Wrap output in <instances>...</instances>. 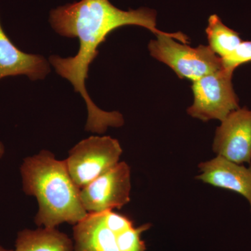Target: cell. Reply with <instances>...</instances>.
Returning a JSON list of instances; mask_svg holds the SVG:
<instances>
[{
	"label": "cell",
	"instance_id": "6da1fadb",
	"mask_svg": "<svg viewBox=\"0 0 251 251\" xmlns=\"http://www.w3.org/2000/svg\"><path fill=\"white\" fill-rule=\"evenodd\" d=\"M50 23L56 32L68 38H77L80 49L76 55L63 58L50 57L49 62L56 72L74 86L87 105L88 117L85 129L103 134L109 127L119 128L125 124L118 111H104L90 98L85 80L90 64L99 54V46L115 29L126 25L146 28L155 35L167 32L157 28L156 12L148 8L123 11L115 7L109 0H81L52 10Z\"/></svg>",
	"mask_w": 251,
	"mask_h": 251
},
{
	"label": "cell",
	"instance_id": "7a4b0ae2",
	"mask_svg": "<svg viewBox=\"0 0 251 251\" xmlns=\"http://www.w3.org/2000/svg\"><path fill=\"white\" fill-rule=\"evenodd\" d=\"M23 190L34 196L39 204L36 224L49 228L59 225H75L85 219L86 211L80 200V188L73 181L65 161L43 150L25 158L21 168Z\"/></svg>",
	"mask_w": 251,
	"mask_h": 251
},
{
	"label": "cell",
	"instance_id": "3957f363",
	"mask_svg": "<svg viewBox=\"0 0 251 251\" xmlns=\"http://www.w3.org/2000/svg\"><path fill=\"white\" fill-rule=\"evenodd\" d=\"M181 32L157 34L150 41L149 51L153 58L171 68L181 79L192 82L223 69L222 60L209 46L193 48Z\"/></svg>",
	"mask_w": 251,
	"mask_h": 251
},
{
	"label": "cell",
	"instance_id": "277c9868",
	"mask_svg": "<svg viewBox=\"0 0 251 251\" xmlns=\"http://www.w3.org/2000/svg\"><path fill=\"white\" fill-rule=\"evenodd\" d=\"M233 74L223 68L193 82V103L187 109L188 115L203 122H221L240 108L232 85Z\"/></svg>",
	"mask_w": 251,
	"mask_h": 251
},
{
	"label": "cell",
	"instance_id": "5b68a950",
	"mask_svg": "<svg viewBox=\"0 0 251 251\" xmlns=\"http://www.w3.org/2000/svg\"><path fill=\"white\" fill-rule=\"evenodd\" d=\"M122 151L111 137L91 136L70 150L65 163L73 181L82 188L116 166Z\"/></svg>",
	"mask_w": 251,
	"mask_h": 251
},
{
	"label": "cell",
	"instance_id": "8992f818",
	"mask_svg": "<svg viewBox=\"0 0 251 251\" xmlns=\"http://www.w3.org/2000/svg\"><path fill=\"white\" fill-rule=\"evenodd\" d=\"M130 167L119 162L108 172L80 188V200L88 214L121 209L130 202Z\"/></svg>",
	"mask_w": 251,
	"mask_h": 251
},
{
	"label": "cell",
	"instance_id": "52a82bcc",
	"mask_svg": "<svg viewBox=\"0 0 251 251\" xmlns=\"http://www.w3.org/2000/svg\"><path fill=\"white\" fill-rule=\"evenodd\" d=\"M216 156L244 164L251 163V110L239 108L229 113L217 127L212 144Z\"/></svg>",
	"mask_w": 251,
	"mask_h": 251
},
{
	"label": "cell",
	"instance_id": "ba28073f",
	"mask_svg": "<svg viewBox=\"0 0 251 251\" xmlns=\"http://www.w3.org/2000/svg\"><path fill=\"white\" fill-rule=\"evenodd\" d=\"M198 169L200 175L196 179L243 196L249 202L251 213V163L247 167L216 156L209 161L201 162Z\"/></svg>",
	"mask_w": 251,
	"mask_h": 251
},
{
	"label": "cell",
	"instance_id": "9c48e42d",
	"mask_svg": "<svg viewBox=\"0 0 251 251\" xmlns=\"http://www.w3.org/2000/svg\"><path fill=\"white\" fill-rule=\"evenodd\" d=\"M50 72L49 62L43 56L26 53L18 49L0 21V81L18 75H26L31 80H41Z\"/></svg>",
	"mask_w": 251,
	"mask_h": 251
},
{
	"label": "cell",
	"instance_id": "30bf717a",
	"mask_svg": "<svg viewBox=\"0 0 251 251\" xmlns=\"http://www.w3.org/2000/svg\"><path fill=\"white\" fill-rule=\"evenodd\" d=\"M74 251H120L116 234L105 226L103 213L88 214L74 227Z\"/></svg>",
	"mask_w": 251,
	"mask_h": 251
},
{
	"label": "cell",
	"instance_id": "8fae6325",
	"mask_svg": "<svg viewBox=\"0 0 251 251\" xmlns=\"http://www.w3.org/2000/svg\"><path fill=\"white\" fill-rule=\"evenodd\" d=\"M74 242L55 228L25 229L18 233L14 251H74Z\"/></svg>",
	"mask_w": 251,
	"mask_h": 251
},
{
	"label": "cell",
	"instance_id": "7c38bea8",
	"mask_svg": "<svg viewBox=\"0 0 251 251\" xmlns=\"http://www.w3.org/2000/svg\"><path fill=\"white\" fill-rule=\"evenodd\" d=\"M206 34L209 47L221 59L232 53L243 41L239 33L226 26L215 14L208 20Z\"/></svg>",
	"mask_w": 251,
	"mask_h": 251
},
{
	"label": "cell",
	"instance_id": "4fadbf2b",
	"mask_svg": "<svg viewBox=\"0 0 251 251\" xmlns=\"http://www.w3.org/2000/svg\"><path fill=\"white\" fill-rule=\"evenodd\" d=\"M151 224L130 227L125 232L116 234L117 245L120 251H146V245L142 239V234L150 228Z\"/></svg>",
	"mask_w": 251,
	"mask_h": 251
},
{
	"label": "cell",
	"instance_id": "5bb4252c",
	"mask_svg": "<svg viewBox=\"0 0 251 251\" xmlns=\"http://www.w3.org/2000/svg\"><path fill=\"white\" fill-rule=\"evenodd\" d=\"M221 60L224 69L233 72L239 66L251 62V41H243L232 53Z\"/></svg>",
	"mask_w": 251,
	"mask_h": 251
},
{
	"label": "cell",
	"instance_id": "9a60e30c",
	"mask_svg": "<svg viewBox=\"0 0 251 251\" xmlns=\"http://www.w3.org/2000/svg\"><path fill=\"white\" fill-rule=\"evenodd\" d=\"M103 216L106 227L115 234L121 233L133 227L131 220L126 216L113 212L112 210L103 212Z\"/></svg>",
	"mask_w": 251,
	"mask_h": 251
},
{
	"label": "cell",
	"instance_id": "2e32d148",
	"mask_svg": "<svg viewBox=\"0 0 251 251\" xmlns=\"http://www.w3.org/2000/svg\"><path fill=\"white\" fill-rule=\"evenodd\" d=\"M5 153V147L4 144L0 141V160L3 158Z\"/></svg>",
	"mask_w": 251,
	"mask_h": 251
},
{
	"label": "cell",
	"instance_id": "e0dca14e",
	"mask_svg": "<svg viewBox=\"0 0 251 251\" xmlns=\"http://www.w3.org/2000/svg\"><path fill=\"white\" fill-rule=\"evenodd\" d=\"M0 251H14L13 250H7V249H5L4 247L0 246Z\"/></svg>",
	"mask_w": 251,
	"mask_h": 251
}]
</instances>
